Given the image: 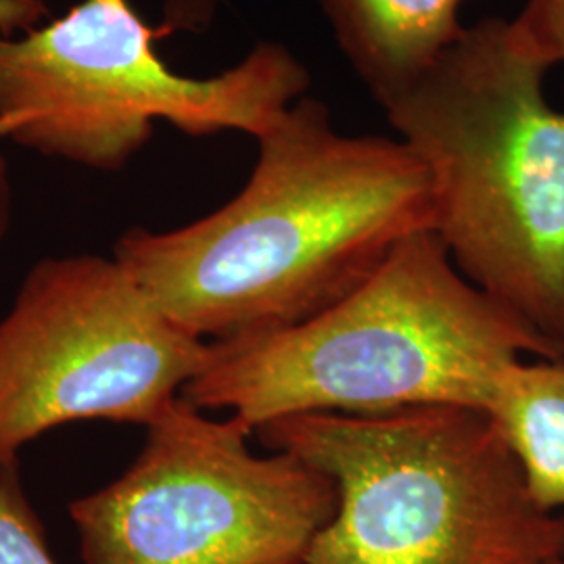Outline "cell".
<instances>
[{
  "label": "cell",
  "mask_w": 564,
  "mask_h": 564,
  "mask_svg": "<svg viewBox=\"0 0 564 564\" xmlns=\"http://www.w3.org/2000/svg\"><path fill=\"white\" fill-rule=\"evenodd\" d=\"M130 0H82L39 30L0 36V139L93 170H120L170 121L184 134L270 132L310 86L295 55L256 46L216 78L174 74Z\"/></svg>",
  "instance_id": "cell-5"
},
{
  "label": "cell",
  "mask_w": 564,
  "mask_h": 564,
  "mask_svg": "<svg viewBox=\"0 0 564 564\" xmlns=\"http://www.w3.org/2000/svg\"><path fill=\"white\" fill-rule=\"evenodd\" d=\"M547 69L489 18L383 109L429 167L452 262L564 351V111Z\"/></svg>",
  "instance_id": "cell-3"
},
{
  "label": "cell",
  "mask_w": 564,
  "mask_h": 564,
  "mask_svg": "<svg viewBox=\"0 0 564 564\" xmlns=\"http://www.w3.org/2000/svg\"><path fill=\"white\" fill-rule=\"evenodd\" d=\"M251 435L176 398L126 473L67 508L84 564L302 563L337 487L291 454H253Z\"/></svg>",
  "instance_id": "cell-6"
},
{
  "label": "cell",
  "mask_w": 564,
  "mask_h": 564,
  "mask_svg": "<svg viewBox=\"0 0 564 564\" xmlns=\"http://www.w3.org/2000/svg\"><path fill=\"white\" fill-rule=\"evenodd\" d=\"M218 7L220 0H165L158 39L178 32L202 34L212 25Z\"/></svg>",
  "instance_id": "cell-12"
},
{
  "label": "cell",
  "mask_w": 564,
  "mask_h": 564,
  "mask_svg": "<svg viewBox=\"0 0 564 564\" xmlns=\"http://www.w3.org/2000/svg\"><path fill=\"white\" fill-rule=\"evenodd\" d=\"M510 36L527 55L550 67L564 63V0H527L510 21Z\"/></svg>",
  "instance_id": "cell-11"
},
{
  "label": "cell",
  "mask_w": 564,
  "mask_h": 564,
  "mask_svg": "<svg viewBox=\"0 0 564 564\" xmlns=\"http://www.w3.org/2000/svg\"><path fill=\"white\" fill-rule=\"evenodd\" d=\"M0 564H57L23 491L20 464L0 470Z\"/></svg>",
  "instance_id": "cell-10"
},
{
  "label": "cell",
  "mask_w": 564,
  "mask_h": 564,
  "mask_svg": "<svg viewBox=\"0 0 564 564\" xmlns=\"http://www.w3.org/2000/svg\"><path fill=\"white\" fill-rule=\"evenodd\" d=\"M485 412L523 468L538 505L564 508V360L508 366Z\"/></svg>",
  "instance_id": "cell-9"
},
{
  "label": "cell",
  "mask_w": 564,
  "mask_h": 564,
  "mask_svg": "<svg viewBox=\"0 0 564 564\" xmlns=\"http://www.w3.org/2000/svg\"><path fill=\"white\" fill-rule=\"evenodd\" d=\"M564 360L452 262L435 230L403 239L316 316L212 341V360L181 391L203 412L258 426L314 412L381 414L416 405L485 410L508 366Z\"/></svg>",
  "instance_id": "cell-2"
},
{
  "label": "cell",
  "mask_w": 564,
  "mask_h": 564,
  "mask_svg": "<svg viewBox=\"0 0 564 564\" xmlns=\"http://www.w3.org/2000/svg\"><path fill=\"white\" fill-rule=\"evenodd\" d=\"M241 193L167 232L132 228L113 258L184 330L212 341L303 323L433 230V182L403 141L345 137L314 99L258 139Z\"/></svg>",
  "instance_id": "cell-1"
},
{
  "label": "cell",
  "mask_w": 564,
  "mask_h": 564,
  "mask_svg": "<svg viewBox=\"0 0 564 564\" xmlns=\"http://www.w3.org/2000/svg\"><path fill=\"white\" fill-rule=\"evenodd\" d=\"M464 0H321L345 57L375 99L389 105L466 32Z\"/></svg>",
  "instance_id": "cell-8"
},
{
  "label": "cell",
  "mask_w": 564,
  "mask_h": 564,
  "mask_svg": "<svg viewBox=\"0 0 564 564\" xmlns=\"http://www.w3.org/2000/svg\"><path fill=\"white\" fill-rule=\"evenodd\" d=\"M11 224V182L7 172V162L0 158V245L7 237Z\"/></svg>",
  "instance_id": "cell-14"
},
{
  "label": "cell",
  "mask_w": 564,
  "mask_h": 564,
  "mask_svg": "<svg viewBox=\"0 0 564 564\" xmlns=\"http://www.w3.org/2000/svg\"><path fill=\"white\" fill-rule=\"evenodd\" d=\"M556 564H564V561H561V563H556Z\"/></svg>",
  "instance_id": "cell-15"
},
{
  "label": "cell",
  "mask_w": 564,
  "mask_h": 564,
  "mask_svg": "<svg viewBox=\"0 0 564 564\" xmlns=\"http://www.w3.org/2000/svg\"><path fill=\"white\" fill-rule=\"evenodd\" d=\"M270 452L314 466L337 510L300 564H556L564 517L538 505L485 410L416 405L262 424Z\"/></svg>",
  "instance_id": "cell-4"
},
{
  "label": "cell",
  "mask_w": 564,
  "mask_h": 564,
  "mask_svg": "<svg viewBox=\"0 0 564 564\" xmlns=\"http://www.w3.org/2000/svg\"><path fill=\"white\" fill-rule=\"evenodd\" d=\"M212 360L116 258H46L0 318V470L46 431L153 423Z\"/></svg>",
  "instance_id": "cell-7"
},
{
  "label": "cell",
  "mask_w": 564,
  "mask_h": 564,
  "mask_svg": "<svg viewBox=\"0 0 564 564\" xmlns=\"http://www.w3.org/2000/svg\"><path fill=\"white\" fill-rule=\"evenodd\" d=\"M48 7L44 0H0V36L15 39L44 25Z\"/></svg>",
  "instance_id": "cell-13"
}]
</instances>
